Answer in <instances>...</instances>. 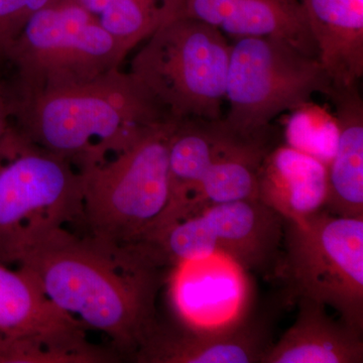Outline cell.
Returning <instances> with one entry per match:
<instances>
[{"instance_id": "obj_1", "label": "cell", "mask_w": 363, "mask_h": 363, "mask_svg": "<svg viewBox=\"0 0 363 363\" xmlns=\"http://www.w3.org/2000/svg\"><path fill=\"white\" fill-rule=\"evenodd\" d=\"M16 264L61 311L102 332L131 358L156 330L157 298L171 264L147 242L119 247L65 227L33 236Z\"/></svg>"}, {"instance_id": "obj_2", "label": "cell", "mask_w": 363, "mask_h": 363, "mask_svg": "<svg viewBox=\"0 0 363 363\" xmlns=\"http://www.w3.org/2000/svg\"><path fill=\"white\" fill-rule=\"evenodd\" d=\"M173 118L131 74L114 69L85 84L16 102L13 125L78 169L101 164Z\"/></svg>"}, {"instance_id": "obj_3", "label": "cell", "mask_w": 363, "mask_h": 363, "mask_svg": "<svg viewBox=\"0 0 363 363\" xmlns=\"http://www.w3.org/2000/svg\"><path fill=\"white\" fill-rule=\"evenodd\" d=\"M177 121L152 126L118 154L79 169L89 235L119 247L149 238L169 201V145Z\"/></svg>"}, {"instance_id": "obj_4", "label": "cell", "mask_w": 363, "mask_h": 363, "mask_svg": "<svg viewBox=\"0 0 363 363\" xmlns=\"http://www.w3.org/2000/svg\"><path fill=\"white\" fill-rule=\"evenodd\" d=\"M130 54L74 0H54L26 23L7 58L16 102L121 68Z\"/></svg>"}, {"instance_id": "obj_5", "label": "cell", "mask_w": 363, "mask_h": 363, "mask_svg": "<svg viewBox=\"0 0 363 363\" xmlns=\"http://www.w3.org/2000/svg\"><path fill=\"white\" fill-rule=\"evenodd\" d=\"M231 44L214 26L183 16L150 35L131 74L176 119L223 117Z\"/></svg>"}, {"instance_id": "obj_6", "label": "cell", "mask_w": 363, "mask_h": 363, "mask_svg": "<svg viewBox=\"0 0 363 363\" xmlns=\"http://www.w3.org/2000/svg\"><path fill=\"white\" fill-rule=\"evenodd\" d=\"M277 272L291 298L330 307L363 334V218L321 210L302 221L285 220Z\"/></svg>"}, {"instance_id": "obj_7", "label": "cell", "mask_w": 363, "mask_h": 363, "mask_svg": "<svg viewBox=\"0 0 363 363\" xmlns=\"http://www.w3.org/2000/svg\"><path fill=\"white\" fill-rule=\"evenodd\" d=\"M333 91L318 58L283 40L245 38L231 44L226 83L228 112L222 123L245 138L264 135L284 112Z\"/></svg>"}, {"instance_id": "obj_8", "label": "cell", "mask_w": 363, "mask_h": 363, "mask_svg": "<svg viewBox=\"0 0 363 363\" xmlns=\"http://www.w3.org/2000/svg\"><path fill=\"white\" fill-rule=\"evenodd\" d=\"M82 215L80 171L11 124L0 162V262L7 264L33 236L82 220Z\"/></svg>"}, {"instance_id": "obj_9", "label": "cell", "mask_w": 363, "mask_h": 363, "mask_svg": "<svg viewBox=\"0 0 363 363\" xmlns=\"http://www.w3.org/2000/svg\"><path fill=\"white\" fill-rule=\"evenodd\" d=\"M285 219L259 199L215 205L152 240L169 264L221 255L245 272L278 269Z\"/></svg>"}, {"instance_id": "obj_10", "label": "cell", "mask_w": 363, "mask_h": 363, "mask_svg": "<svg viewBox=\"0 0 363 363\" xmlns=\"http://www.w3.org/2000/svg\"><path fill=\"white\" fill-rule=\"evenodd\" d=\"M0 342L45 348L70 363L111 362L116 357L91 344L85 327L52 304L26 272L18 267L13 271L2 262Z\"/></svg>"}, {"instance_id": "obj_11", "label": "cell", "mask_w": 363, "mask_h": 363, "mask_svg": "<svg viewBox=\"0 0 363 363\" xmlns=\"http://www.w3.org/2000/svg\"><path fill=\"white\" fill-rule=\"evenodd\" d=\"M272 344L271 327L247 313L216 327L159 324L133 359L142 363H262Z\"/></svg>"}, {"instance_id": "obj_12", "label": "cell", "mask_w": 363, "mask_h": 363, "mask_svg": "<svg viewBox=\"0 0 363 363\" xmlns=\"http://www.w3.org/2000/svg\"><path fill=\"white\" fill-rule=\"evenodd\" d=\"M245 274L221 255L173 264L169 292L179 323L216 327L245 316L248 302Z\"/></svg>"}, {"instance_id": "obj_13", "label": "cell", "mask_w": 363, "mask_h": 363, "mask_svg": "<svg viewBox=\"0 0 363 363\" xmlns=\"http://www.w3.org/2000/svg\"><path fill=\"white\" fill-rule=\"evenodd\" d=\"M257 138L236 135L222 118L178 119L169 145L168 204L145 241L183 219L191 196L213 162Z\"/></svg>"}, {"instance_id": "obj_14", "label": "cell", "mask_w": 363, "mask_h": 363, "mask_svg": "<svg viewBox=\"0 0 363 363\" xmlns=\"http://www.w3.org/2000/svg\"><path fill=\"white\" fill-rule=\"evenodd\" d=\"M185 16L214 26L234 40H283L318 58L316 42L301 0H185Z\"/></svg>"}, {"instance_id": "obj_15", "label": "cell", "mask_w": 363, "mask_h": 363, "mask_svg": "<svg viewBox=\"0 0 363 363\" xmlns=\"http://www.w3.org/2000/svg\"><path fill=\"white\" fill-rule=\"evenodd\" d=\"M295 323L272 343L262 363H362L363 339L359 333L336 321L327 307L300 298Z\"/></svg>"}, {"instance_id": "obj_16", "label": "cell", "mask_w": 363, "mask_h": 363, "mask_svg": "<svg viewBox=\"0 0 363 363\" xmlns=\"http://www.w3.org/2000/svg\"><path fill=\"white\" fill-rule=\"evenodd\" d=\"M327 167L289 145L267 155L259 173V199L285 220L302 221L324 210Z\"/></svg>"}, {"instance_id": "obj_17", "label": "cell", "mask_w": 363, "mask_h": 363, "mask_svg": "<svg viewBox=\"0 0 363 363\" xmlns=\"http://www.w3.org/2000/svg\"><path fill=\"white\" fill-rule=\"evenodd\" d=\"M318 58L335 89L363 76V0H301Z\"/></svg>"}, {"instance_id": "obj_18", "label": "cell", "mask_w": 363, "mask_h": 363, "mask_svg": "<svg viewBox=\"0 0 363 363\" xmlns=\"http://www.w3.org/2000/svg\"><path fill=\"white\" fill-rule=\"evenodd\" d=\"M328 98L335 106L339 136L327 166L324 210L335 216L363 218V100L359 84L333 88Z\"/></svg>"}, {"instance_id": "obj_19", "label": "cell", "mask_w": 363, "mask_h": 363, "mask_svg": "<svg viewBox=\"0 0 363 363\" xmlns=\"http://www.w3.org/2000/svg\"><path fill=\"white\" fill-rule=\"evenodd\" d=\"M278 145L276 130L243 143L217 160L191 196L183 219L215 205L259 199L260 166L267 155Z\"/></svg>"}, {"instance_id": "obj_20", "label": "cell", "mask_w": 363, "mask_h": 363, "mask_svg": "<svg viewBox=\"0 0 363 363\" xmlns=\"http://www.w3.org/2000/svg\"><path fill=\"white\" fill-rule=\"evenodd\" d=\"M128 51L185 16V0H74Z\"/></svg>"}, {"instance_id": "obj_21", "label": "cell", "mask_w": 363, "mask_h": 363, "mask_svg": "<svg viewBox=\"0 0 363 363\" xmlns=\"http://www.w3.org/2000/svg\"><path fill=\"white\" fill-rule=\"evenodd\" d=\"M286 117V145L328 166L339 136L337 117L326 107L309 101L289 111Z\"/></svg>"}, {"instance_id": "obj_22", "label": "cell", "mask_w": 363, "mask_h": 363, "mask_svg": "<svg viewBox=\"0 0 363 363\" xmlns=\"http://www.w3.org/2000/svg\"><path fill=\"white\" fill-rule=\"evenodd\" d=\"M54 0H0V69L21 32L43 7Z\"/></svg>"}, {"instance_id": "obj_23", "label": "cell", "mask_w": 363, "mask_h": 363, "mask_svg": "<svg viewBox=\"0 0 363 363\" xmlns=\"http://www.w3.org/2000/svg\"><path fill=\"white\" fill-rule=\"evenodd\" d=\"M16 107V99L13 87L6 76L0 74V162L4 155L7 135L13 124Z\"/></svg>"}]
</instances>
